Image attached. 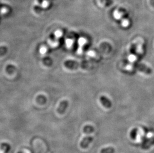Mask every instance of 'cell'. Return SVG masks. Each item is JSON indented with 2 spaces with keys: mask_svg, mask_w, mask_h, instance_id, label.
<instances>
[{
  "mask_svg": "<svg viewBox=\"0 0 154 153\" xmlns=\"http://www.w3.org/2000/svg\"><path fill=\"white\" fill-rule=\"evenodd\" d=\"M93 140V138L92 137L87 136L86 137L84 138V139H83L82 141H81L80 145L83 148H86L88 146L89 144L91 143Z\"/></svg>",
  "mask_w": 154,
  "mask_h": 153,
  "instance_id": "cell-1",
  "label": "cell"
},
{
  "mask_svg": "<svg viewBox=\"0 0 154 153\" xmlns=\"http://www.w3.org/2000/svg\"><path fill=\"white\" fill-rule=\"evenodd\" d=\"M137 68L139 70H140L141 72H143L147 74H150L152 72V70H151V69L146 66V65H145L144 64H139L137 66Z\"/></svg>",
  "mask_w": 154,
  "mask_h": 153,
  "instance_id": "cell-2",
  "label": "cell"
},
{
  "mask_svg": "<svg viewBox=\"0 0 154 153\" xmlns=\"http://www.w3.org/2000/svg\"><path fill=\"white\" fill-rule=\"evenodd\" d=\"M100 101L104 106L107 108H109L111 106V102L108 98L105 96H102L100 98Z\"/></svg>",
  "mask_w": 154,
  "mask_h": 153,
  "instance_id": "cell-3",
  "label": "cell"
},
{
  "mask_svg": "<svg viewBox=\"0 0 154 153\" xmlns=\"http://www.w3.org/2000/svg\"><path fill=\"white\" fill-rule=\"evenodd\" d=\"M154 144V137L151 138L150 139H148L145 142L143 145L144 148L145 149H148L151 146L153 145Z\"/></svg>",
  "mask_w": 154,
  "mask_h": 153,
  "instance_id": "cell-4",
  "label": "cell"
},
{
  "mask_svg": "<svg viewBox=\"0 0 154 153\" xmlns=\"http://www.w3.org/2000/svg\"><path fill=\"white\" fill-rule=\"evenodd\" d=\"M114 149L113 147H109L102 149L101 153H114Z\"/></svg>",
  "mask_w": 154,
  "mask_h": 153,
  "instance_id": "cell-5",
  "label": "cell"
},
{
  "mask_svg": "<svg viewBox=\"0 0 154 153\" xmlns=\"http://www.w3.org/2000/svg\"><path fill=\"white\" fill-rule=\"evenodd\" d=\"M84 131H85V132H86V133L92 132V131H93V128L92 127L88 126L85 127Z\"/></svg>",
  "mask_w": 154,
  "mask_h": 153,
  "instance_id": "cell-6",
  "label": "cell"
},
{
  "mask_svg": "<svg viewBox=\"0 0 154 153\" xmlns=\"http://www.w3.org/2000/svg\"><path fill=\"white\" fill-rule=\"evenodd\" d=\"M137 130L134 129L132 130V132H131L130 135L131 137L133 138V139H135L137 135Z\"/></svg>",
  "mask_w": 154,
  "mask_h": 153,
  "instance_id": "cell-7",
  "label": "cell"
},
{
  "mask_svg": "<svg viewBox=\"0 0 154 153\" xmlns=\"http://www.w3.org/2000/svg\"><path fill=\"white\" fill-rule=\"evenodd\" d=\"M115 17H116V19H120L121 17V14L117 11H115L114 14Z\"/></svg>",
  "mask_w": 154,
  "mask_h": 153,
  "instance_id": "cell-8",
  "label": "cell"
},
{
  "mask_svg": "<svg viewBox=\"0 0 154 153\" xmlns=\"http://www.w3.org/2000/svg\"><path fill=\"white\" fill-rule=\"evenodd\" d=\"M123 25H124V26H127L128 24V21H127V20H124L123 22Z\"/></svg>",
  "mask_w": 154,
  "mask_h": 153,
  "instance_id": "cell-9",
  "label": "cell"
}]
</instances>
